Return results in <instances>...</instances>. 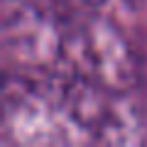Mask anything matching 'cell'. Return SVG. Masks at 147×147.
Segmentation results:
<instances>
[{
  "instance_id": "cell-1",
  "label": "cell",
  "mask_w": 147,
  "mask_h": 147,
  "mask_svg": "<svg viewBox=\"0 0 147 147\" xmlns=\"http://www.w3.org/2000/svg\"><path fill=\"white\" fill-rule=\"evenodd\" d=\"M59 64L96 86L127 93L137 81V64L125 37L103 20H88L61 34Z\"/></svg>"
},
{
  "instance_id": "cell-2",
  "label": "cell",
  "mask_w": 147,
  "mask_h": 147,
  "mask_svg": "<svg viewBox=\"0 0 147 147\" xmlns=\"http://www.w3.org/2000/svg\"><path fill=\"white\" fill-rule=\"evenodd\" d=\"M103 3L105 0H59V5L71 12H96Z\"/></svg>"
}]
</instances>
